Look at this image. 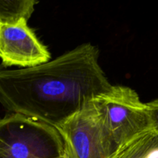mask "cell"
Segmentation results:
<instances>
[{
  "label": "cell",
  "mask_w": 158,
  "mask_h": 158,
  "mask_svg": "<svg viewBox=\"0 0 158 158\" xmlns=\"http://www.w3.org/2000/svg\"><path fill=\"white\" fill-rule=\"evenodd\" d=\"M99 56L98 48L87 43L32 67L0 65V103L12 114L57 128L113 87Z\"/></svg>",
  "instance_id": "cell-1"
},
{
  "label": "cell",
  "mask_w": 158,
  "mask_h": 158,
  "mask_svg": "<svg viewBox=\"0 0 158 158\" xmlns=\"http://www.w3.org/2000/svg\"><path fill=\"white\" fill-rule=\"evenodd\" d=\"M56 129L71 158H110L117 148L94 100Z\"/></svg>",
  "instance_id": "cell-3"
},
{
  "label": "cell",
  "mask_w": 158,
  "mask_h": 158,
  "mask_svg": "<svg viewBox=\"0 0 158 158\" xmlns=\"http://www.w3.org/2000/svg\"><path fill=\"white\" fill-rule=\"evenodd\" d=\"M117 148L135 136L152 129L146 103L134 89L113 86L94 100Z\"/></svg>",
  "instance_id": "cell-4"
},
{
  "label": "cell",
  "mask_w": 158,
  "mask_h": 158,
  "mask_svg": "<svg viewBox=\"0 0 158 158\" xmlns=\"http://www.w3.org/2000/svg\"><path fill=\"white\" fill-rule=\"evenodd\" d=\"M56 158H71V157H69V155L67 154V152L65 151V148H64V151H63V152L60 155H59L58 157H56Z\"/></svg>",
  "instance_id": "cell-9"
},
{
  "label": "cell",
  "mask_w": 158,
  "mask_h": 158,
  "mask_svg": "<svg viewBox=\"0 0 158 158\" xmlns=\"http://www.w3.org/2000/svg\"><path fill=\"white\" fill-rule=\"evenodd\" d=\"M38 2L35 0H0V23L15 24L28 22Z\"/></svg>",
  "instance_id": "cell-7"
},
{
  "label": "cell",
  "mask_w": 158,
  "mask_h": 158,
  "mask_svg": "<svg viewBox=\"0 0 158 158\" xmlns=\"http://www.w3.org/2000/svg\"><path fill=\"white\" fill-rule=\"evenodd\" d=\"M110 158H158V131L150 129L117 148Z\"/></svg>",
  "instance_id": "cell-6"
},
{
  "label": "cell",
  "mask_w": 158,
  "mask_h": 158,
  "mask_svg": "<svg viewBox=\"0 0 158 158\" xmlns=\"http://www.w3.org/2000/svg\"><path fill=\"white\" fill-rule=\"evenodd\" d=\"M28 22L0 23V59L5 67H32L51 60L47 47L40 41Z\"/></svg>",
  "instance_id": "cell-5"
},
{
  "label": "cell",
  "mask_w": 158,
  "mask_h": 158,
  "mask_svg": "<svg viewBox=\"0 0 158 158\" xmlns=\"http://www.w3.org/2000/svg\"><path fill=\"white\" fill-rule=\"evenodd\" d=\"M63 151L56 128L18 114L0 118V158H56Z\"/></svg>",
  "instance_id": "cell-2"
},
{
  "label": "cell",
  "mask_w": 158,
  "mask_h": 158,
  "mask_svg": "<svg viewBox=\"0 0 158 158\" xmlns=\"http://www.w3.org/2000/svg\"><path fill=\"white\" fill-rule=\"evenodd\" d=\"M146 105L151 120V128L158 131V99L147 103Z\"/></svg>",
  "instance_id": "cell-8"
}]
</instances>
